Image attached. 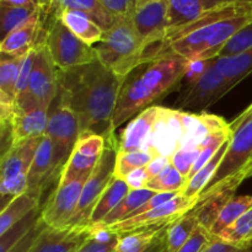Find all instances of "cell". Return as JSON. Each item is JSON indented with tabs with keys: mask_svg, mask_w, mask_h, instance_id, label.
Instances as JSON below:
<instances>
[{
	"mask_svg": "<svg viewBox=\"0 0 252 252\" xmlns=\"http://www.w3.org/2000/svg\"><path fill=\"white\" fill-rule=\"evenodd\" d=\"M252 20V2L213 7L185 26L170 31L145 52L144 64L167 56L186 61L218 58L225 44Z\"/></svg>",
	"mask_w": 252,
	"mask_h": 252,
	"instance_id": "6da1fadb",
	"label": "cell"
},
{
	"mask_svg": "<svg viewBox=\"0 0 252 252\" xmlns=\"http://www.w3.org/2000/svg\"><path fill=\"white\" fill-rule=\"evenodd\" d=\"M58 71L57 97L78 116L81 133H97L110 139L113 113L127 78L115 74L97 58L85 65Z\"/></svg>",
	"mask_w": 252,
	"mask_h": 252,
	"instance_id": "7a4b0ae2",
	"label": "cell"
},
{
	"mask_svg": "<svg viewBox=\"0 0 252 252\" xmlns=\"http://www.w3.org/2000/svg\"><path fill=\"white\" fill-rule=\"evenodd\" d=\"M187 61L176 56H167L150 62L147 68L138 69V73L127 78L113 113L107 142L117 139L116 129L135 115L149 108L152 103L176 90L182 83Z\"/></svg>",
	"mask_w": 252,
	"mask_h": 252,
	"instance_id": "3957f363",
	"label": "cell"
},
{
	"mask_svg": "<svg viewBox=\"0 0 252 252\" xmlns=\"http://www.w3.org/2000/svg\"><path fill=\"white\" fill-rule=\"evenodd\" d=\"M98 61L117 75L128 78L134 69L144 65L148 47L133 24L132 16L120 17L94 46Z\"/></svg>",
	"mask_w": 252,
	"mask_h": 252,
	"instance_id": "277c9868",
	"label": "cell"
},
{
	"mask_svg": "<svg viewBox=\"0 0 252 252\" xmlns=\"http://www.w3.org/2000/svg\"><path fill=\"white\" fill-rule=\"evenodd\" d=\"M41 140L42 137L31 138L20 144L11 145L2 153L0 164V193L2 207L5 206L6 199L9 203L15 197L27 192L30 170Z\"/></svg>",
	"mask_w": 252,
	"mask_h": 252,
	"instance_id": "5b68a950",
	"label": "cell"
},
{
	"mask_svg": "<svg viewBox=\"0 0 252 252\" xmlns=\"http://www.w3.org/2000/svg\"><path fill=\"white\" fill-rule=\"evenodd\" d=\"M43 41L54 65L61 71L85 65L97 58L95 48L76 37L59 17L49 20Z\"/></svg>",
	"mask_w": 252,
	"mask_h": 252,
	"instance_id": "8992f818",
	"label": "cell"
},
{
	"mask_svg": "<svg viewBox=\"0 0 252 252\" xmlns=\"http://www.w3.org/2000/svg\"><path fill=\"white\" fill-rule=\"evenodd\" d=\"M116 159H117V144L107 143L105 153L98 160L97 165L89 179L86 180L78 208L69 223V229H80L88 231L91 213L100 197L115 177Z\"/></svg>",
	"mask_w": 252,
	"mask_h": 252,
	"instance_id": "52a82bcc",
	"label": "cell"
},
{
	"mask_svg": "<svg viewBox=\"0 0 252 252\" xmlns=\"http://www.w3.org/2000/svg\"><path fill=\"white\" fill-rule=\"evenodd\" d=\"M90 175H81L68 181H58V186L39 213V220L52 229H69V223L75 214L81 192Z\"/></svg>",
	"mask_w": 252,
	"mask_h": 252,
	"instance_id": "ba28073f",
	"label": "cell"
},
{
	"mask_svg": "<svg viewBox=\"0 0 252 252\" xmlns=\"http://www.w3.org/2000/svg\"><path fill=\"white\" fill-rule=\"evenodd\" d=\"M196 199H189L182 194H179L174 199L152 209V211L118 221V223L106 228V230L117 234V235H123V234L144 230V229L165 228L189 212H191L196 207Z\"/></svg>",
	"mask_w": 252,
	"mask_h": 252,
	"instance_id": "9c48e42d",
	"label": "cell"
},
{
	"mask_svg": "<svg viewBox=\"0 0 252 252\" xmlns=\"http://www.w3.org/2000/svg\"><path fill=\"white\" fill-rule=\"evenodd\" d=\"M53 103L56 105L49 108L48 125L44 134L53 142L57 159L63 169L81 133L80 123L75 112L61 102L58 97Z\"/></svg>",
	"mask_w": 252,
	"mask_h": 252,
	"instance_id": "30bf717a",
	"label": "cell"
},
{
	"mask_svg": "<svg viewBox=\"0 0 252 252\" xmlns=\"http://www.w3.org/2000/svg\"><path fill=\"white\" fill-rule=\"evenodd\" d=\"M44 34L41 41L34 46L30 91L41 107L49 110L58 95L59 71L49 56V52L43 41Z\"/></svg>",
	"mask_w": 252,
	"mask_h": 252,
	"instance_id": "8fae6325",
	"label": "cell"
},
{
	"mask_svg": "<svg viewBox=\"0 0 252 252\" xmlns=\"http://www.w3.org/2000/svg\"><path fill=\"white\" fill-rule=\"evenodd\" d=\"M231 86L217 65V58L208 70L194 84L186 88L179 102L180 111H199L209 107L223 97Z\"/></svg>",
	"mask_w": 252,
	"mask_h": 252,
	"instance_id": "7c38bea8",
	"label": "cell"
},
{
	"mask_svg": "<svg viewBox=\"0 0 252 252\" xmlns=\"http://www.w3.org/2000/svg\"><path fill=\"white\" fill-rule=\"evenodd\" d=\"M107 147V140L93 132L81 133L59 174V181H68L81 175L91 174Z\"/></svg>",
	"mask_w": 252,
	"mask_h": 252,
	"instance_id": "4fadbf2b",
	"label": "cell"
},
{
	"mask_svg": "<svg viewBox=\"0 0 252 252\" xmlns=\"http://www.w3.org/2000/svg\"><path fill=\"white\" fill-rule=\"evenodd\" d=\"M184 137L182 111L159 107L157 121L145 149H152L158 157L171 158L179 149Z\"/></svg>",
	"mask_w": 252,
	"mask_h": 252,
	"instance_id": "5bb4252c",
	"label": "cell"
},
{
	"mask_svg": "<svg viewBox=\"0 0 252 252\" xmlns=\"http://www.w3.org/2000/svg\"><path fill=\"white\" fill-rule=\"evenodd\" d=\"M132 20L147 47L150 48L162 41L167 32V0L139 2L135 5Z\"/></svg>",
	"mask_w": 252,
	"mask_h": 252,
	"instance_id": "9a60e30c",
	"label": "cell"
},
{
	"mask_svg": "<svg viewBox=\"0 0 252 252\" xmlns=\"http://www.w3.org/2000/svg\"><path fill=\"white\" fill-rule=\"evenodd\" d=\"M252 154V120L244 123L233 133L228 150L219 165L216 175L207 187L214 186L221 180L238 172ZM206 187V189H207Z\"/></svg>",
	"mask_w": 252,
	"mask_h": 252,
	"instance_id": "2e32d148",
	"label": "cell"
},
{
	"mask_svg": "<svg viewBox=\"0 0 252 252\" xmlns=\"http://www.w3.org/2000/svg\"><path fill=\"white\" fill-rule=\"evenodd\" d=\"M43 9L34 15L29 22L7 34L0 43L1 56L24 57L41 41L46 29H44Z\"/></svg>",
	"mask_w": 252,
	"mask_h": 252,
	"instance_id": "e0dca14e",
	"label": "cell"
},
{
	"mask_svg": "<svg viewBox=\"0 0 252 252\" xmlns=\"http://www.w3.org/2000/svg\"><path fill=\"white\" fill-rule=\"evenodd\" d=\"M62 166L56 155V149L51 138L47 134L42 137L41 143L34 154L31 170L29 175V189L27 192L32 196L39 198V193L44 189V185L49 181V177L53 176Z\"/></svg>",
	"mask_w": 252,
	"mask_h": 252,
	"instance_id": "ac0fdd59",
	"label": "cell"
},
{
	"mask_svg": "<svg viewBox=\"0 0 252 252\" xmlns=\"http://www.w3.org/2000/svg\"><path fill=\"white\" fill-rule=\"evenodd\" d=\"M158 112L159 106H152L133 118L129 125L122 130L120 139L117 138V153L144 150L157 121Z\"/></svg>",
	"mask_w": 252,
	"mask_h": 252,
	"instance_id": "d6986e66",
	"label": "cell"
},
{
	"mask_svg": "<svg viewBox=\"0 0 252 252\" xmlns=\"http://www.w3.org/2000/svg\"><path fill=\"white\" fill-rule=\"evenodd\" d=\"M49 110L37 106L25 112H14L9 133V147L31 138L43 137L48 125ZM7 147V148H9Z\"/></svg>",
	"mask_w": 252,
	"mask_h": 252,
	"instance_id": "ffe728a7",
	"label": "cell"
},
{
	"mask_svg": "<svg viewBox=\"0 0 252 252\" xmlns=\"http://www.w3.org/2000/svg\"><path fill=\"white\" fill-rule=\"evenodd\" d=\"M88 233L80 229H52L44 225L29 252H74Z\"/></svg>",
	"mask_w": 252,
	"mask_h": 252,
	"instance_id": "44dd1931",
	"label": "cell"
},
{
	"mask_svg": "<svg viewBox=\"0 0 252 252\" xmlns=\"http://www.w3.org/2000/svg\"><path fill=\"white\" fill-rule=\"evenodd\" d=\"M66 9L85 12L103 31L110 30L117 20L105 9L100 0H52L48 17H58L59 14Z\"/></svg>",
	"mask_w": 252,
	"mask_h": 252,
	"instance_id": "7402d4cb",
	"label": "cell"
},
{
	"mask_svg": "<svg viewBox=\"0 0 252 252\" xmlns=\"http://www.w3.org/2000/svg\"><path fill=\"white\" fill-rule=\"evenodd\" d=\"M236 189H217L208 194H201L197 199V204L192 212L196 214L199 225L211 231L221 209L234 197Z\"/></svg>",
	"mask_w": 252,
	"mask_h": 252,
	"instance_id": "603a6c76",
	"label": "cell"
},
{
	"mask_svg": "<svg viewBox=\"0 0 252 252\" xmlns=\"http://www.w3.org/2000/svg\"><path fill=\"white\" fill-rule=\"evenodd\" d=\"M211 9L208 0H167V32L194 21Z\"/></svg>",
	"mask_w": 252,
	"mask_h": 252,
	"instance_id": "cb8c5ba5",
	"label": "cell"
},
{
	"mask_svg": "<svg viewBox=\"0 0 252 252\" xmlns=\"http://www.w3.org/2000/svg\"><path fill=\"white\" fill-rule=\"evenodd\" d=\"M58 17L76 37L89 46L94 47L102 39L105 31L85 12L66 9Z\"/></svg>",
	"mask_w": 252,
	"mask_h": 252,
	"instance_id": "d4e9b609",
	"label": "cell"
},
{
	"mask_svg": "<svg viewBox=\"0 0 252 252\" xmlns=\"http://www.w3.org/2000/svg\"><path fill=\"white\" fill-rule=\"evenodd\" d=\"M38 199L29 192L15 197L1 208L0 213V236L14 228L17 223L24 220L29 214L38 209Z\"/></svg>",
	"mask_w": 252,
	"mask_h": 252,
	"instance_id": "484cf974",
	"label": "cell"
},
{
	"mask_svg": "<svg viewBox=\"0 0 252 252\" xmlns=\"http://www.w3.org/2000/svg\"><path fill=\"white\" fill-rule=\"evenodd\" d=\"M132 191L129 185L127 184L126 180L118 179V177H113L111 184L108 185L107 189L100 197L98 202L96 203L95 208H94L93 213L90 216V220H89L88 230L100 223L111 211L118 206L121 201L127 196L129 192Z\"/></svg>",
	"mask_w": 252,
	"mask_h": 252,
	"instance_id": "4316f807",
	"label": "cell"
},
{
	"mask_svg": "<svg viewBox=\"0 0 252 252\" xmlns=\"http://www.w3.org/2000/svg\"><path fill=\"white\" fill-rule=\"evenodd\" d=\"M154 194H157V192L150 191V189H132V191L118 203V206L116 207L113 211H111L100 223L94 225L93 228H90L89 230H91V229H106L108 228V226L113 225V224L118 223V221L125 220V219H127L135 209H138L143 203H145L148 199L152 198Z\"/></svg>",
	"mask_w": 252,
	"mask_h": 252,
	"instance_id": "83f0119b",
	"label": "cell"
},
{
	"mask_svg": "<svg viewBox=\"0 0 252 252\" xmlns=\"http://www.w3.org/2000/svg\"><path fill=\"white\" fill-rule=\"evenodd\" d=\"M24 57L2 56L0 61V106L15 107L16 84Z\"/></svg>",
	"mask_w": 252,
	"mask_h": 252,
	"instance_id": "f1b7e54d",
	"label": "cell"
},
{
	"mask_svg": "<svg viewBox=\"0 0 252 252\" xmlns=\"http://www.w3.org/2000/svg\"><path fill=\"white\" fill-rule=\"evenodd\" d=\"M230 140L231 139H229L228 142L224 143L223 147L217 152V154L214 155V157L212 158L201 170H198V171L194 174L193 177H191V179L189 180L186 187H185L184 191L181 192L182 196L187 197V198L189 199H196V201L198 199L199 194L206 189V187L208 186L209 182L212 181L213 176L216 175V171L218 170L219 165H220L221 160H223L224 155H225L226 150H228Z\"/></svg>",
	"mask_w": 252,
	"mask_h": 252,
	"instance_id": "f546056e",
	"label": "cell"
},
{
	"mask_svg": "<svg viewBox=\"0 0 252 252\" xmlns=\"http://www.w3.org/2000/svg\"><path fill=\"white\" fill-rule=\"evenodd\" d=\"M198 225V219L192 211L175 220L172 224H170L165 230L164 235L165 252L179 251L181 246L191 238V235Z\"/></svg>",
	"mask_w": 252,
	"mask_h": 252,
	"instance_id": "4dcf8cb0",
	"label": "cell"
},
{
	"mask_svg": "<svg viewBox=\"0 0 252 252\" xmlns=\"http://www.w3.org/2000/svg\"><path fill=\"white\" fill-rule=\"evenodd\" d=\"M217 65L233 89L252 73V47L236 56L217 58Z\"/></svg>",
	"mask_w": 252,
	"mask_h": 252,
	"instance_id": "1f68e13d",
	"label": "cell"
},
{
	"mask_svg": "<svg viewBox=\"0 0 252 252\" xmlns=\"http://www.w3.org/2000/svg\"><path fill=\"white\" fill-rule=\"evenodd\" d=\"M43 7L37 5L25 6H2L0 5V36L4 39L7 34L29 22Z\"/></svg>",
	"mask_w": 252,
	"mask_h": 252,
	"instance_id": "d6a6232c",
	"label": "cell"
},
{
	"mask_svg": "<svg viewBox=\"0 0 252 252\" xmlns=\"http://www.w3.org/2000/svg\"><path fill=\"white\" fill-rule=\"evenodd\" d=\"M219 239L239 248L251 249L252 245V207L240 218L218 234Z\"/></svg>",
	"mask_w": 252,
	"mask_h": 252,
	"instance_id": "836d02e7",
	"label": "cell"
},
{
	"mask_svg": "<svg viewBox=\"0 0 252 252\" xmlns=\"http://www.w3.org/2000/svg\"><path fill=\"white\" fill-rule=\"evenodd\" d=\"M157 158L159 157L152 149L138 150V152L130 153H117L115 177L126 180L133 171L148 166Z\"/></svg>",
	"mask_w": 252,
	"mask_h": 252,
	"instance_id": "e575fe53",
	"label": "cell"
},
{
	"mask_svg": "<svg viewBox=\"0 0 252 252\" xmlns=\"http://www.w3.org/2000/svg\"><path fill=\"white\" fill-rule=\"evenodd\" d=\"M166 228L167 226L150 228L120 235V240H118V245L115 252H145L157 240L159 234L162 230H166Z\"/></svg>",
	"mask_w": 252,
	"mask_h": 252,
	"instance_id": "d590c367",
	"label": "cell"
},
{
	"mask_svg": "<svg viewBox=\"0 0 252 252\" xmlns=\"http://www.w3.org/2000/svg\"><path fill=\"white\" fill-rule=\"evenodd\" d=\"M252 207V196H234L228 203L221 209L220 214L217 218L216 223L213 224L211 229V233L213 235H218L223 229L233 224L238 218H240L246 211H249Z\"/></svg>",
	"mask_w": 252,
	"mask_h": 252,
	"instance_id": "8d00e7d4",
	"label": "cell"
},
{
	"mask_svg": "<svg viewBox=\"0 0 252 252\" xmlns=\"http://www.w3.org/2000/svg\"><path fill=\"white\" fill-rule=\"evenodd\" d=\"M120 235L106 229H91L74 252H115Z\"/></svg>",
	"mask_w": 252,
	"mask_h": 252,
	"instance_id": "74e56055",
	"label": "cell"
},
{
	"mask_svg": "<svg viewBox=\"0 0 252 252\" xmlns=\"http://www.w3.org/2000/svg\"><path fill=\"white\" fill-rule=\"evenodd\" d=\"M187 185L186 177L182 176L171 164L162 172H160L154 179L148 180L144 189L154 191L157 193L160 192H180L181 193Z\"/></svg>",
	"mask_w": 252,
	"mask_h": 252,
	"instance_id": "f35d334b",
	"label": "cell"
},
{
	"mask_svg": "<svg viewBox=\"0 0 252 252\" xmlns=\"http://www.w3.org/2000/svg\"><path fill=\"white\" fill-rule=\"evenodd\" d=\"M252 47V20L250 24L236 33L219 53L218 58L233 57L240 54Z\"/></svg>",
	"mask_w": 252,
	"mask_h": 252,
	"instance_id": "ab89813d",
	"label": "cell"
},
{
	"mask_svg": "<svg viewBox=\"0 0 252 252\" xmlns=\"http://www.w3.org/2000/svg\"><path fill=\"white\" fill-rule=\"evenodd\" d=\"M201 154V148L198 149H185V148H179L174 154L171 155V165L182 175L189 179L197 159Z\"/></svg>",
	"mask_w": 252,
	"mask_h": 252,
	"instance_id": "60d3db41",
	"label": "cell"
},
{
	"mask_svg": "<svg viewBox=\"0 0 252 252\" xmlns=\"http://www.w3.org/2000/svg\"><path fill=\"white\" fill-rule=\"evenodd\" d=\"M214 236L216 235H213L208 229L198 225L191 235V238L181 246V249L177 252H202Z\"/></svg>",
	"mask_w": 252,
	"mask_h": 252,
	"instance_id": "b9f144b4",
	"label": "cell"
},
{
	"mask_svg": "<svg viewBox=\"0 0 252 252\" xmlns=\"http://www.w3.org/2000/svg\"><path fill=\"white\" fill-rule=\"evenodd\" d=\"M216 58L212 59H192L187 61L186 70H185L184 80L182 83L186 84V88L196 83L204 73L209 69V66L214 63Z\"/></svg>",
	"mask_w": 252,
	"mask_h": 252,
	"instance_id": "7bdbcfd3",
	"label": "cell"
},
{
	"mask_svg": "<svg viewBox=\"0 0 252 252\" xmlns=\"http://www.w3.org/2000/svg\"><path fill=\"white\" fill-rule=\"evenodd\" d=\"M100 2L116 19L132 16L137 5L135 0H100Z\"/></svg>",
	"mask_w": 252,
	"mask_h": 252,
	"instance_id": "ee69618b",
	"label": "cell"
},
{
	"mask_svg": "<svg viewBox=\"0 0 252 252\" xmlns=\"http://www.w3.org/2000/svg\"><path fill=\"white\" fill-rule=\"evenodd\" d=\"M202 252H252L251 249L239 248V246L223 241L218 236H214L211 243L206 246Z\"/></svg>",
	"mask_w": 252,
	"mask_h": 252,
	"instance_id": "f6af8a7d",
	"label": "cell"
},
{
	"mask_svg": "<svg viewBox=\"0 0 252 252\" xmlns=\"http://www.w3.org/2000/svg\"><path fill=\"white\" fill-rule=\"evenodd\" d=\"M171 164V159L167 157H159L157 159L153 160L148 166H145V170H147L148 177L150 179H154L155 176L160 174V172L164 171L169 165Z\"/></svg>",
	"mask_w": 252,
	"mask_h": 252,
	"instance_id": "bcb514c9",
	"label": "cell"
},
{
	"mask_svg": "<svg viewBox=\"0 0 252 252\" xmlns=\"http://www.w3.org/2000/svg\"><path fill=\"white\" fill-rule=\"evenodd\" d=\"M148 180H149V177H148L147 170H145V167H143V169L133 171L132 174L126 179V181H127V184L129 185L132 189H144Z\"/></svg>",
	"mask_w": 252,
	"mask_h": 252,
	"instance_id": "7dc6e473",
	"label": "cell"
},
{
	"mask_svg": "<svg viewBox=\"0 0 252 252\" xmlns=\"http://www.w3.org/2000/svg\"><path fill=\"white\" fill-rule=\"evenodd\" d=\"M52 0H0V5L2 6H25V5H37L43 9H47L49 12Z\"/></svg>",
	"mask_w": 252,
	"mask_h": 252,
	"instance_id": "c3c4849f",
	"label": "cell"
},
{
	"mask_svg": "<svg viewBox=\"0 0 252 252\" xmlns=\"http://www.w3.org/2000/svg\"><path fill=\"white\" fill-rule=\"evenodd\" d=\"M249 120H252V103L249 106L248 108H246V110H244L243 112L238 116V117H235L230 123H229V126H230V129L233 130V132H235V130L238 129L240 126H243L244 123L248 122Z\"/></svg>",
	"mask_w": 252,
	"mask_h": 252,
	"instance_id": "681fc988",
	"label": "cell"
},
{
	"mask_svg": "<svg viewBox=\"0 0 252 252\" xmlns=\"http://www.w3.org/2000/svg\"><path fill=\"white\" fill-rule=\"evenodd\" d=\"M209 5L211 7L219 6V5H224V4H233V2H252V0H208Z\"/></svg>",
	"mask_w": 252,
	"mask_h": 252,
	"instance_id": "f907efd6",
	"label": "cell"
},
{
	"mask_svg": "<svg viewBox=\"0 0 252 252\" xmlns=\"http://www.w3.org/2000/svg\"><path fill=\"white\" fill-rule=\"evenodd\" d=\"M143 1H147V0H135V2H137V4H139V2H143Z\"/></svg>",
	"mask_w": 252,
	"mask_h": 252,
	"instance_id": "816d5d0a",
	"label": "cell"
}]
</instances>
